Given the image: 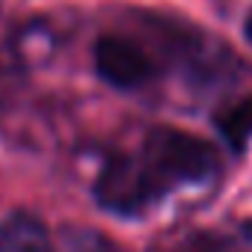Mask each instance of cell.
Masks as SVG:
<instances>
[{
  "mask_svg": "<svg viewBox=\"0 0 252 252\" xmlns=\"http://www.w3.org/2000/svg\"><path fill=\"white\" fill-rule=\"evenodd\" d=\"M0 252H51V234L39 217L15 211L0 220Z\"/></svg>",
  "mask_w": 252,
  "mask_h": 252,
  "instance_id": "4",
  "label": "cell"
},
{
  "mask_svg": "<svg viewBox=\"0 0 252 252\" xmlns=\"http://www.w3.org/2000/svg\"><path fill=\"white\" fill-rule=\"evenodd\" d=\"M92 63L95 71L116 89H137L155 77V63L149 54L122 36H101L92 45Z\"/></svg>",
  "mask_w": 252,
  "mask_h": 252,
  "instance_id": "3",
  "label": "cell"
},
{
  "mask_svg": "<svg viewBox=\"0 0 252 252\" xmlns=\"http://www.w3.org/2000/svg\"><path fill=\"white\" fill-rule=\"evenodd\" d=\"M163 193L166 187L158 181V175L149 169V163L140 155L110 158L95 181V202L119 217H134L146 211Z\"/></svg>",
  "mask_w": 252,
  "mask_h": 252,
  "instance_id": "2",
  "label": "cell"
},
{
  "mask_svg": "<svg viewBox=\"0 0 252 252\" xmlns=\"http://www.w3.org/2000/svg\"><path fill=\"white\" fill-rule=\"evenodd\" d=\"M243 33H246V39L252 42V9H249V15H246V24H243Z\"/></svg>",
  "mask_w": 252,
  "mask_h": 252,
  "instance_id": "6",
  "label": "cell"
},
{
  "mask_svg": "<svg viewBox=\"0 0 252 252\" xmlns=\"http://www.w3.org/2000/svg\"><path fill=\"white\" fill-rule=\"evenodd\" d=\"M214 128L220 131V137L234 152H240L252 137V95L231 104V107H225V110H220L214 116Z\"/></svg>",
  "mask_w": 252,
  "mask_h": 252,
  "instance_id": "5",
  "label": "cell"
},
{
  "mask_svg": "<svg viewBox=\"0 0 252 252\" xmlns=\"http://www.w3.org/2000/svg\"><path fill=\"white\" fill-rule=\"evenodd\" d=\"M140 158L149 163V169L158 175V181L169 190L175 184H196L214 175L217 169V152L208 140L193 137L178 128H155Z\"/></svg>",
  "mask_w": 252,
  "mask_h": 252,
  "instance_id": "1",
  "label": "cell"
}]
</instances>
